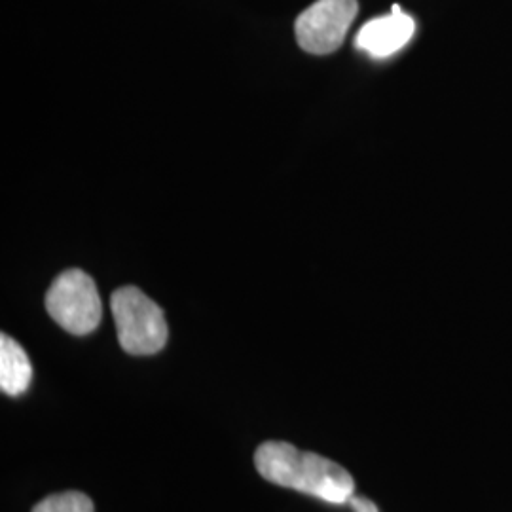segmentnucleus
I'll use <instances>...</instances> for the list:
<instances>
[{
    "instance_id": "1",
    "label": "nucleus",
    "mask_w": 512,
    "mask_h": 512,
    "mask_svg": "<svg viewBox=\"0 0 512 512\" xmlns=\"http://www.w3.org/2000/svg\"><path fill=\"white\" fill-rule=\"evenodd\" d=\"M256 471L268 482L342 505L349 501L355 482L348 471L313 452H302L289 442H264L255 454Z\"/></svg>"
},
{
    "instance_id": "2",
    "label": "nucleus",
    "mask_w": 512,
    "mask_h": 512,
    "mask_svg": "<svg viewBox=\"0 0 512 512\" xmlns=\"http://www.w3.org/2000/svg\"><path fill=\"white\" fill-rule=\"evenodd\" d=\"M118 342L129 355H154L167 342L164 311L137 287H122L110 298Z\"/></svg>"
},
{
    "instance_id": "3",
    "label": "nucleus",
    "mask_w": 512,
    "mask_h": 512,
    "mask_svg": "<svg viewBox=\"0 0 512 512\" xmlns=\"http://www.w3.org/2000/svg\"><path fill=\"white\" fill-rule=\"evenodd\" d=\"M46 310L61 329L76 336L93 332L103 317L95 281L82 270H67L55 279L46 294Z\"/></svg>"
},
{
    "instance_id": "4",
    "label": "nucleus",
    "mask_w": 512,
    "mask_h": 512,
    "mask_svg": "<svg viewBox=\"0 0 512 512\" xmlns=\"http://www.w3.org/2000/svg\"><path fill=\"white\" fill-rule=\"evenodd\" d=\"M357 0H317L294 23L302 50L315 55L336 52L357 18Z\"/></svg>"
},
{
    "instance_id": "5",
    "label": "nucleus",
    "mask_w": 512,
    "mask_h": 512,
    "mask_svg": "<svg viewBox=\"0 0 512 512\" xmlns=\"http://www.w3.org/2000/svg\"><path fill=\"white\" fill-rule=\"evenodd\" d=\"M414 33L416 21L404 14L399 4H393L387 16L366 21L357 33L355 46L372 57L384 59L403 50Z\"/></svg>"
},
{
    "instance_id": "6",
    "label": "nucleus",
    "mask_w": 512,
    "mask_h": 512,
    "mask_svg": "<svg viewBox=\"0 0 512 512\" xmlns=\"http://www.w3.org/2000/svg\"><path fill=\"white\" fill-rule=\"evenodd\" d=\"M33 380V366L18 342L6 334L0 336V387L10 397L23 395Z\"/></svg>"
},
{
    "instance_id": "7",
    "label": "nucleus",
    "mask_w": 512,
    "mask_h": 512,
    "mask_svg": "<svg viewBox=\"0 0 512 512\" xmlns=\"http://www.w3.org/2000/svg\"><path fill=\"white\" fill-rule=\"evenodd\" d=\"M33 512H93L92 499L80 492L48 495Z\"/></svg>"
},
{
    "instance_id": "8",
    "label": "nucleus",
    "mask_w": 512,
    "mask_h": 512,
    "mask_svg": "<svg viewBox=\"0 0 512 512\" xmlns=\"http://www.w3.org/2000/svg\"><path fill=\"white\" fill-rule=\"evenodd\" d=\"M349 503H351V507L355 509V512H378V507L370 499L361 497V495H351Z\"/></svg>"
}]
</instances>
